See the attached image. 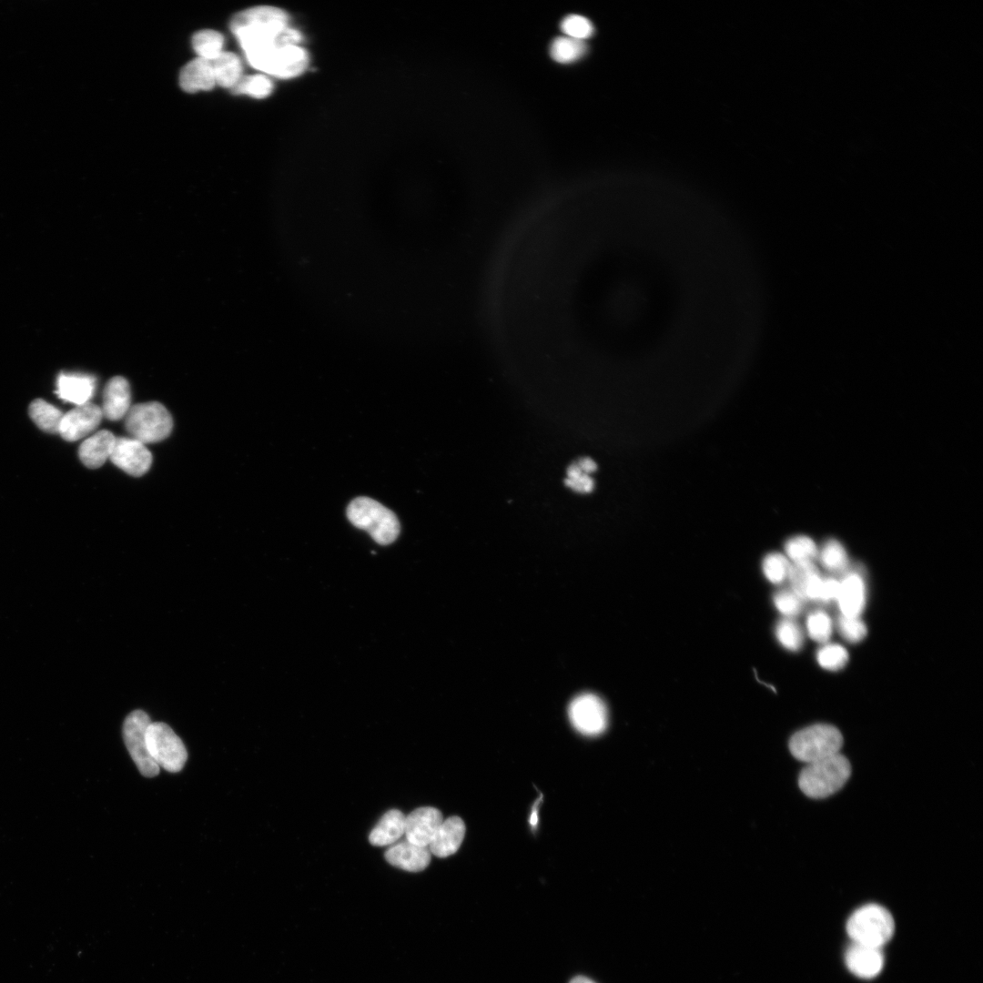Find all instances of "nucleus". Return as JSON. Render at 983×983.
<instances>
[{"label": "nucleus", "mask_w": 983, "mask_h": 983, "mask_svg": "<svg viewBox=\"0 0 983 983\" xmlns=\"http://www.w3.org/2000/svg\"><path fill=\"white\" fill-rule=\"evenodd\" d=\"M235 95H248L255 98H264L269 96L273 90L272 81L265 75L241 76L237 84L230 88Z\"/></svg>", "instance_id": "obj_31"}, {"label": "nucleus", "mask_w": 983, "mask_h": 983, "mask_svg": "<svg viewBox=\"0 0 983 983\" xmlns=\"http://www.w3.org/2000/svg\"><path fill=\"white\" fill-rule=\"evenodd\" d=\"M838 591V580L833 577H821L816 601L821 603L836 601Z\"/></svg>", "instance_id": "obj_39"}, {"label": "nucleus", "mask_w": 983, "mask_h": 983, "mask_svg": "<svg viewBox=\"0 0 983 983\" xmlns=\"http://www.w3.org/2000/svg\"><path fill=\"white\" fill-rule=\"evenodd\" d=\"M441 812L431 806L419 807L405 816V836L409 842L429 846L443 821Z\"/></svg>", "instance_id": "obj_13"}, {"label": "nucleus", "mask_w": 983, "mask_h": 983, "mask_svg": "<svg viewBox=\"0 0 983 983\" xmlns=\"http://www.w3.org/2000/svg\"><path fill=\"white\" fill-rule=\"evenodd\" d=\"M842 745L840 731L827 724L803 728L789 740V750L793 756L806 764L838 754Z\"/></svg>", "instance_id": "obj_6"}, {"label": "nucleus", "mask_w": 983, "mask_h": 983, "mask_svg": "<svg viewBox=\"0 0 983 983\" xmlns=\"http://www.w3.org/2000/svg\"><path fill=\"white\" fill-rule=\"evenodd\" d=\"M587 52L588 46L584 41L566 35L554 38L550 46L552 58L562 64L576 62L583 57Z\"/></svg>", "instance_id": "obj_26"}, {"label": "nucleus", "mask_w": 983, "mask_h": 983, "mask_svg": "<svg viewBox=\"0 0 983 983\" xmlns=\"http://www.w3.org/2000/svg\"><path fill=\"white\" fill-rule=\"evenodd\" d=\"M131 407V390L128 381L121 376L108 380L103 394L102 413L107 420L116 421L126 417Z\"/></svg>", "instance_id": "obj_17"}, {"label": "nucleus", "mask_w": 983, "mask_h": 983, "mask_svg": "<svg viewBox=\"0 0 983 983\" xmlns=\"http://www.w3.org/2000/svg\"><path fill=\"white\" fill-rule=\"evenodd\" d=\"M806 628L812 640L826 643L833 633V622L826 612L815 611L807 615Z\"/></svg>", "instance_id": "obj_33"}, {"label": "nucleus", "mask_w": 983, "mask_h": 983, "mask_svg": "<svg viewBox=\"0 0 983 983\" xmlns=\"http://www.w3.org/2000/svg\"><path fill=\"white\" fill-rule=\"evenodd\" d=\"M148 753L156 764L170 773L181 771L187 759L182 740L162 722L151 723L146 733Z\"/></svg>", "instance_id": "obj_7"}, {"label": "nucleus", "mask_w": 983, "mask_h": 983, "mask_svg": "<svg viewBox=\"0 0 983 983\" xmlns=\"http://www.w3.org/2000/svg\"><path fill=\"white\" fill-rule=\"evenodd\" d=\"M790 568V561L781 552H770L764 557L762 562L765 577L774 584H780L787 580Z\"/></svg>", "instance_id": "obj_32"}, {"label": "nucleus", "mask_w": 983, "mask_h": 983, "mask_svg": "<svg viewBox=\"0 0 983 983\" xmlns=\"http://www.w3.org/2000/svg\"><path fill=\"white\" fill-rule=\"evenodd\" d=\"M347 516L354 526L368 532L379 544H390L400 534V522L395 513L373 499H354L348 506Z\"/></svg>", "instance_id": "obj_3"}, {"label": "nucleus", "mask_w": 983, "mask_h": 983, "mask_svg": "<svg viewBox=\"0 0 983 983\" xmlns=\"http://www.w3.org/2000/svg\"><path fill=\"white\" fill-rule=\"evenodd\" d=\"M29 416L35 425L47 433H58L63 413L54 405L42 399L29 405Z\"/></svg>", "instance_id": "obj_25"}, {"label": "nucleus", "mask_w": 983, "mask_h": 983, "mask_svg": "<svg viewBox=\"0 0 983 983\" xmlns=\"http://www.w3.org/2000/svg\"><path fill=\"white\" fill-rule=\"evenodd\" d=\"M117 437L106 430H102L79 446L78 456L83 464L91 469L101 467L110 458Z\"/></svg>", "instance_id": "obj_20"}, {"label": "nucleus", "mask_w": 983, "mask_h": 983, "mask_svg": "<svg viewBox=\"0 0 983 983\" xmlns=\"http://www.w3.org/2000/svg\"><path fill=\"white\" fill-rule=\"evenodd\" d=\"M817 559L821 565L831 573H844L849 568L847 552L843 544L836 539H828L818 549Z\"/></svg>", "instance_id": "obj_27"}, {"label": "nucleus", "mask_w": 983, "mask_h": 983, "mask_svg": "<svg viewBox=\"0 0 983 983\" xmlns=\"http://www.w3.org/2000/svg\"><path fill=\"white\" fill-rule=\"evenodd\" d=\"M568 714L573 727L584 735H599L608 725V711L603 701L594 694L577 695L569 704Z\"/></svg>", "instance_id": "obj_9"}, {"label": "nucleus", "mask_w": 983, "mask_h": 983, "mask_svg": "<svg viewBox=\"0 0 983 983\" xmlns=\"http://www.w3.org/2000/svg\"><path fill=\"white\" fill-rule=\"evenodd\" d=\"M561 29L566 36L584 41L594 33L592 22L579 15H569L561 22Z\"/></svg>", "instance_id": "obj_36"}, {"label": "nucleus", "mask_w": 983, "mask_h": 983, "mask_svg": "<svg viewBox=\"0 0 983 983\" xmlns=\"http://www.w3.org/2000/svg\"><path fill=\"white\" fill-rule=\"evenodd\" d=\"M895 930L893 917L877 904L865 905L848 918L846 931L854 943L882 948Z\"/></svg>", "instance_id": "obj_4"}, {"label": "nucleus", "mask_w": 983, "mask_h": 983, "mask_svg": "<svg viewBox=\"0 0 983 983\" xmlns=\"http://www.w3.org/2000/svg\"><path fill=\"white\" fill-rule=\"evenodd\" d=\"M773 603L785 618L793 619L803 611L805 601L790 588L777 591L773 596Z\"/></svg>", "instance_id": "obj_35"}, {"label": "nucleus", "mask_w": 983, "mask_h": 983, "mask_svg": "<svg viewBox=\"0 0 983 983\" xmlns=\"http://www.w3.org/2000/svg\"><path fill=\"white\" fill-rule=\"evenodd\" d=\"M818 549L812 538L800 534L785 542V555L791 563L815 562L817 559Z\"/></svg>", "instance_id": "obj_29"}, {"label": "nucleus", "mask_w": 983, "mask_h": 983, "mask_svg": "<svg viewBox=\"0 0 983 983\" xmlns=\"http://www.w3.org/2000/svg\"><path fill=\"white\" fill-rule=\"evenodd\" d=\"M845 960L854 975L872 978L881 971L884 956L881 948L853 942L846 951Z\"/></svg>", "instance_id": "obj_15"}, {"label": "nucleus", "mask_w": 983, "mask_h": 983, "mask_svg": "<svg viewBox=\"0 0 983 983\" xmlns=\"http://www.w3.org/2000/svg\"><path fill=\"white\" fill-rule=\"evenodd\" d=\"M465 831L466 827L461 817H448L442 821L429 845L430 852L438 857L453 855L460 848Z\"/></svg>", "instance_id": "obj_18"}, {"label": "nucleus", "mask_w": 983, "mask_h": 983, "mask_svg": "<svg viewBox=\"0 0 983 983\" xmlns=\"http://www.w3.org/2000/svg\"><path fill=\"white\" fill-rule=\"evenodd\" d=\"M151 720L147 713L135 710L128 714L123 724V739L126 747L140 774L154 777L159 774V766L150 756L146 733Z\"/></svg>", "instance_id": "obj_8"}, {"label": "nucleus", "mask_w": 983, "mask_h": 983, "mask_svg": "<svg viewBox=\"0 0 983 983\" xmlns=\"http://www.w3.org/2000/svg\"><path fill=\"white\" fill-rule=\"evenodd\" d=\"M837 629L840 634L851 643L862 641L867 633L865 623L859 617H848L842 614L837 620Z\"/></svg>", "instance_id": "obj_37"}, {"label": "nucleus", "mask_w": 983, "mask_h": 983, "mask_svg": "<svg viewBox=\"0 0 983 983\" xmlns=\"http://www.w3.org/2000/svg\"><path fill=\"white\" fill-rule=\"evenodd\" d=\"M103 418L99 406L87 402L63 415L59 434L67 441H76L94 431Z\"/></svg>", "instance_id": "obj_11"}, {"label": "nucleus", "mask_w": 983, "mask_h": 983, "mask_svg": "<svg viewBox=\"0 0 983 983\" xmlns=\"http://www.w3.org/2000/svg\"><path fill=\"white\" fill-rule=\"evenodd\" d=\"M109 459L117 467L134 477L144 475L152 463V455L144 443L125 437L116 439Z\"/></svg>", "instance_id": "obj_10"}, {"label": "nucleus", "mask_w": 983, "mask_h": 983, "mask_svg": "<svg viewBox=\"0 0 983 983\" xmlns=\"http://www.w3.org/2000/svg\"><path fill=\"white\" fill-rule=\"evenodd\" d=\"M431 855L429 847L405 839L391 845L385 852V858L393 866L410 872H420L429 866Z\"/></svg>", "instance_id": "obj_16"}, {"label": "nucleus", "mask_w": 983, "mask_h": 983, "mask_svg": "<svg viewBox=\"0 0 983 983\" xmlns=\"http://www.w3.org/2000/svg\"><path fill=\"white\" fill-rule=\"evenodd\" d=\"M570 983H595V982H594V981H593L592 979H590V978H586V977H583V976H578V977H575V978H573V979H572V980L570 981Z\"/></svg>", "instance_id": "obj_41"}, {"label": "nucleus", "mask_w": 983, "mask_h": 983, "mask_svg": "<svg viewBox=\"0 0 983 983\" xmlns=\"http://www.w3.org/2000/svg\"><path fill=\"white\" fill-rule=\"evenodd\" d=\"M405 833V816L398 809L386 812L369 836V841L376 846H391Z\"/></svg>", "instance_id": "obj_23"}, {"label": "nucleus", "mask_w": 983, "mask_h": 983, "mask_svg": "<svg viewBox=\"0 0 983 983\" xmlns=\"http://www.w3.org/2000/svg\"><path fill=\"white\" fill-rule=\"evenodd\" d=\"M787 580L801 599L816 602L821 576L815 562L791 563Z\"/></svg>", "instance_id": "obj_21"}, {"label": "nucleus", "mask_w": 983, "mask_h": 983, "mask_svg": "<svg viewBox=\"0 0 983 983\" xmlns=\"http://www.w3.org/2000/svg\"><path fill=\"white\" fill-rule=\"evenodd\" d=\"M775 635L785 649L792 652L800 650L805 642L803 629L790 618H784L776 623Z\"/></svg>", "instance_id": "obj_30"}, {"label": "nucleus", "mask_w": 983, "mask_h": 983, "mask_svg": "<svg viewBox=\"0 0 983 983\" xmlns=\"http://www.w3.org/2000/svg\"><path fill=\"white\" fill-rule=\"evenodd\" d=\"M210 62L216 85L231 88L242 76L240 59L234 53L223 51Z\"/></svg>", "instance_id": "obj_24"}, {"label": "nucleus", "mask_w": 983, "mask_h": 983, "mask_svg": "<svg viewBox=\"0 0 983 983\" xmlns=\"http://www.w3.org/2000/svg\"><path fill=\"white\" fill-rule=\"evenodd\" d=\"M179 85L187 93L212 89L216 82L211 62L197 57L186 64L179 74Z\"/></svg>", "instance_id": "obj_22"}, {"label": "nucleus", "mask_w": 983, "mask_h": 983, "mask_svg": "<svg viewBox=\"0 0 983 983\" xmlns=\"http://www.w3.org/2000/svg\"><path fill=\"white\" fill-rule=\"evenodd\" d=\"M577 464L579 468L587 474L595 471L597 468L595 462L589 458L581 459Z\"/></svg>", "instance_id": "obj_40"}, {"label": "nucleus", "mask_w": 983, "mask_h": 983, "mask_svg": "<svg viewBox=\"0 0 983 983\" xmlns=\"http://www.w3.org/2000/svg\"><path fill=\"white\" fill-rule=\"evenodd\" d=\"M850 774L849 761L838 753L807 764L799 775L798 785L807 796L825 798L837 792L846 784Z\"/></svg>", "instance_id": "obj_2"}, {"label": "nucleus", "mask_w": 983, "mask_h": 983, "mask_svg": "<svg viewBox=\"0 0 983 983\" xmlns=\"http://www.w3.org/2000/svg\"><path fill=\"white\" fill-rule=\"evenodd\" d=\"M565 483L569 488L575 492L583 493L590 492L594 487L593 479L589 474L584 473L579 468L577 463L571 465L568 468Z\"/></svg>", "instance_id": "obj_38"}, {"label": "nucleus", "mask_w": 983, "mask_h": 983, "mask_svg": "<svg viewBox=\"0 0 983 983\" xmlns=\"http://www.w3.org/2000/svg\"><path fill=\"white\" fill-rule=\"evenodd\" d=\"M839 581L836 602L842 615L859 617L866 606V590L861 573L847 569Z\"/></svg>", "instance_id": "obj_14"}, {"label": "nucleus", "mask_w": 983, "mask_h": 983, "mask_svg": "<svg viewBox=\"0 0 983 983\" xmlns=\"http://www.w3.org/2000/svg\"><path fill=\"white\" fill-rule=\"evenodd\" d=\"M224 44L223 35L211 29H204L197 32L192 36V46L198 57L212 61L222 52Z\"/></svg>", "instance_id": "obj_28"}, {"label": "nucleus", "mask_w": 983, "mask_h": 983, "mask_svg": "<svg viewBox=\"0 0 983 983\" xmlns=\"http://www.w3.org/2000/svg\"><path fill=\"white\" fill-rule=\"evenodd\" d=\"M125 427L131 438L144 444L167 439L173 429V420L164 405L157 401L135 404L125 417Z\"/></svg>", "instance_id": "obj_5"}, {"label": "nucleus", "mask_w": 983, "mask_h": 983, "mask_svg": "<svg viewBox=\"0 0 983 983\" xmlns=\"http://www.w3.org/2000/svg\"><path fill=\"white\" fill-rule=\"evenodd\" d=\"M96 388V379L88 374L61 373L56 381L57 396L76 406L89 402Z\"/></svg>", "instance_id": "obj_19"}, {"label": "nucleus", "mask_w": 983, "mask_h": 983, "mask_svg": "<svg viewBox=\"0 0 983 983\" xmlns=\"http://www.w3.org/2000/svg\"><path fill=\"white\" fill-rule=\"evenodd\" d=\"M309 61L308 52L299 45L282 46L271 53L263 72L279 78H293L306 70Z\"/></svg>", "instance_id": "obj_12"}, {"label": "nucleus", "mask_w": 983, "mask_h": 983, "mask_svg": "<svg viewBox=\"0 0 983 983\" xmlns=\"http://www.w3.org/2000/svg\"><path fill=\"white\" fill-rule=\"evenodd\" d=\"M816 661L826 670L838 671L847 664L848 653L838 644H826L817 651Z\"/></svg>", "instance_id": "obj_34"}, {"label": "nucleus", "mask_w": 983, "mask_h": 983, "mask_svg": "<svg viewBox=\"0 0 983 983\" xmlns=\"http://www.w3.org/2000/svg\"><path fill=\"white\" fill-rule=\"evenodd\" d=\"M285 11L262 5L241 11L230 22L245 56H248L275 45H299L301 34L289 26Z\"/></svg>", "instance_id": "obj_1"}]
</instances>
